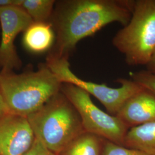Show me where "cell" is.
<instances>
[{
  "label": "cell",
  "mask_w": 155,
  "mask_h": 155,
  "mask_svg": "<svg viewBox=\"0 0 155 155\" xmlns=\"http://www.w3.org/2000/svg\"><path fill=\"white\" fill-rule=\"evenodd\" d=\"M133 0H64L56 2L50 23L55 33L50 54L68 58L78 42L107 25L124 27L130 20Z\"/></svg>",
  "instance_id": "1"
},
{
  "label": "cell",
  "mask_w": 155,
  "mask_h": 155,
  "mask_svg": "<svg viewBox=\"0 0 155 155\" xmlns=\"http://www.w3.org/2000/svg\"><path fill=\"white\" fill-rule=\"evenodd\" d=\"M61 84L46 64L36 71L0 72V91L9 113L25 117L59 93Z\"/></svg>",
  "instance_id": "2"
},
{
  "label": "cell",
  "mask_w": 155,
  "mask_h": 155,
  "mask_svg": "<svg viewBox=\"0 0 155 155\" xmlns=\"http://www.w3.org/2000/svg\"><path fill=\"white\" fill-rule=\"evenodd\" d=\"M27 118L35 139L56 155L85 132L77 110L61 91Z\"/></svg>",
  "instance_id": "3"
},
{
  "label": "cell",
  "mask_w": 155,
  "mask_h": 155,
  "mask_svg": "<svg viewBox=\"0 0 155 155\" xmlns=\"http://www.w3.org/2000/svg\"><path fill=\"white\" fill-rule=\"evenodd\" d=\"M112 44L128 65H147L155 50V0H136L127 25L118 31Z\"/></svg>",
  "instance_id": "4"
},
{
  "label": "cell",
  "mask_w": 155,
  "mask_h": 155,
  "mask_svg": "<svg viewBox=\"0 0 155 155\" xmlns=\"http://www.w3.org/2000/svg\"><path fill=\"white\" fill-rule=\"evenodd\" d=\"M45 64L60 82L73 84L94 96L111 115L115 116L129 98L143 89V86L132 79H117L116 82L121 84L118 88L82 79L71 71L68 58H67L50 54L47 58Z\"/></svg>",
  "instance_id": "5"
},
{
  "label": "cell",
  "mask_w": 155,
  "mask_h": 155,
  "mask_svg": "<svg viewBox=\"0 0 155 155\" xmlns=\"http://www.w3.org/2000/svg\"><path fill=\"white\" fill-rule=\"evenodd\" d=\"M61 91L77 110L86 132L123 146L129 128L120 119L100 109L90 94L73 84L62 83Z\"/></svg>",
  "instance_id": "6"
},
{
  "label": "cell",
  "mask_w": 155,
  "mask_h": 155,
  "mask_svg": "<svg viewBox=\"0 0 155 155\" xmlns=\"http://www.w3.org/2000/svg\"><path fill=\"white\" fill-rule=\"evenodd\" d=\"M34 22L32 18L18 6L0 8L1 36L0 40V67L1 72H11L21 66V61L17 54L15 41Z\"/></svg>",
  "instance_id": "7"
},
{
  "label": "cell",
  "mask_w": 155,
  "mask_h": 155,
  "mask_svg": "<svg viewBox=\"0 0 155 155\" xmlns=\"http://www.w3.org/2000/svg\"><path fill=\"white\" fill-rule=\"evenodd\" d=\"M35 139L27 117L9 113L0 119V155H22Z\"/></svg>",
  "instance_id": "8"
},
{
  "label": "cell",
  "mask_w": 155,
  "mask_h": 155,
  "mask_svg": "<svg viewBox=\"0 0 155 155\" xmlns=\"http://www.w3.org/2000/svg\"><path fill=\"white\" fill-rule=\"evenodd\" d=\"M116 116L129 129L155 122V93L143 87L127 101Z\"/></svg>",
  "instance_id": "9"
},
{
  "label": "cell",
  "mask_w": 155,
  "mask_h": 155,
  "mask_svg": "<svg viewBox=\"0 0 155 155\" xmlns=\"http://www.w3.org/2000/svg\"><path fill=\"white\" fill-rule=\"evenodd\" d=\"M23 45L36 54L50 50L55 41V33L50 22H33L24 32Z\"/></svg>",
  "instance_id": "10"
},
{
  "label": "cell",
  "mask_w": 155,
  "mask_h": 155,
  "mask_svg": "<svg viewBox=\"0 0 155 155\" xmlns=\"http://www.w3.org/2000/svg\"><path fill=\"white\" fill-rule=\"evenodd\" d=\"M123 146L155 155V121L130 128Z\"/></svg>",
  "instance_id": "11"
},
{
  "label": "cell",
  "mask_w": 155,
  "mask_h": 155,
  "mask_svg": "<svg viewBox=\"0 0 155 155\" xmlns=\"http://www.w3.org/2000/svg\"><path fill=\"white\" fill-rule=\"evenodd\" d=\"M105 139L84 132L58 155H102Z\"/></svg>",
  "instance_id": "12"
},
{
  "label": "cell",
  "mask_w": 155,
  "mask_h": 155,
  "mask_svg": "<svg viewBox=\"0 0 155 155\" xmlns=\"http://www.w3.org/2000/svg\"><path fill=\"white\" fill-rule=\"evenodd\" d=\"M54 0H21L20 7L34 22H50L55 5Z\"/></svg>",
  "instance_id": "13"
},
{
  "label": "cell",
  "mask_w": 155,
  "mask_h": 155,
  "mask_svg": "<svg viewBox=\"0 0 155 155\" xmlns=\"http://www.w3.org/2000/svg\"><path fill=\"white\" fill-rule=\"evenodd\" d=\"M102 155H149L139 150L125 147L105 140Z\"/></svg>",
  "instance_id": "14"
},
{
  "label": "cell",
  "mask_w": 155,
  "mask_h": 155,
  "mask_svg": "<svg viewBox=\"0 0 155 155\" xmlns=\"http://www.w3.org/2000/svg\"><path fill=\"white\" fill-rule=\"evenodd\" d=\"M132 79L155 93V75L147 70H141L130 74Z\"/></svg>",
  "instance_id": "15"
},
{
  "label": "cell",
  "mask_w": 155,
  "mask_h": 155,
  "mask_svg": "<svg viewBox=\"0 0 155 155\" xmlns=\"http://www.w3.org/2000/svg\"><path fill=\"white\" fill-rule=\"evenodd\" d=\"M22 155H56L48 150L38 139H35L32 145Z\"/></svg>",
  "instance_id": "16"
},
{
  "label": "cell",
  "mask_w": 155,
  "mask_h": 155,
  "mask_svg": "<svg viewBox=\"0 0 155 155\" xmlns=\"http://www.w3.org/2000/svg\"><path fill=\"white\" fill-rule=\"evenodd\" d=\"M9 113H10L9 111L0 91V119Z\"/></svg>",
  "instance_id": "17"
},
{
  "label": "cell",
  "mask_w": 155,
  "mask_h": 155,
  "mask_svg": "<svg viewBox=\"0 0 155 155\" xmlns=\"http://www.w3.org/2000/svg\"><path fill=\"white\" fill-rule=\"evenodd\" d=\"M21 0H0V8L8 6H19Z\"/></svg>",
  "instance_id": "18"
},
{
  "label": "cell",
  "mask_w": 155,
  "mask_h": 155,
  "mask_svg": "<svg viewBox=\"0 0 155 155\" xmlns=\"http://www.w3.org/2000/svg\"><path fill=\"white\" fill-rule=\"evenodd\" d=\"M146 67L147 71L155 75V50Z\"/></svg>",
  "instance_id": "19"
},
{
  "label": "cell",
  "mask_w": 155,
  "mask_h": 155,
  "mask_svg": "<svg viewBox=\"0 0 155 155\" xmlns=\"http://www.w3.org/2000/svg\"></svg>",
  "instance_id": "20"
}]
</instances>
